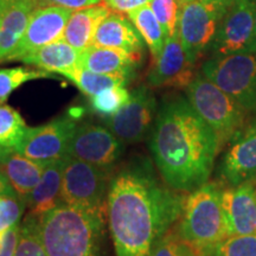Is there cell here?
<instances>
[{
    "label": "cell",
    "mask_w": 256,
    "mask_h": 256,
    "mask_svg": "<svg viewBox=\"0 0 256 256\" xmlns=\"http://www.w3.org/2000/svg\"><path fill=\"white\" fill-rule=\"evenodd\" d=\"M185 198L159 179L146 160H136L112 178L108 222L116 256H150L180 218Z\"/></svg>",
    "instance_id": "6da1fadb"
},
{
    "label": "cell",
    "mask_w": 256,
    "mask_h": 256,
    "mask_svg": "<svg viewBox=\"0 0 256 256\" xmlns=\"http://www.w3.org/2000/svg\"><path fill=\"white\" fill-rule=\"evenodd\" d=\"M150 148L165 184L192 192L208 183L220 146L188 98L176 96L156 113Z\"/></svg>",
    "instance_id": "7a4b0ae2"
},
{
    "label": "cell",
    "mask_w": 256,
    "mask_h": 256,
    "mask_svg": "<svg viewBox=\"0 0 256 256\" xmlns=\"http://www.w3.org/2000/svg\"><path fill=\"white\" fill-rule=\"evenodd\" d=\"M104 212L60 204L37 217L48 256H100Z\"/></svg>",
    "instance_id": "3957f363"
},
{
    "label": "cell",
    "mask_w": 256,
    "mask_h": 256,
    "mask_svg": "<svg viewBox=\"0 0 256 256\" xmlns=\"http://www.w3.org/2000/svg\"><path fill=\"white\" fill-rule=\"evenodd\" d=\"M178 234L200 254L229 238L222 190L216 184L202 185L185 198Z\"/></svg>",
    "instance_id": "277c9868"
},
{
    "label": "cell",
    "mask_w": 256,
    "mask_h": 256,
    "mask_svg": "<svg viewBox=\"0 0 256 256\" xmlns=\"http://www.w3.org/2000/svg\"><path fill=\"white\" fill-rule=\"evenodd\" d=\"M185 89L188 101L215 132L220 146L232 142L243 128L247 112L204 75L194 76Z\"/></svg>",
    "instance_id": "5b68a950"
},
{
    "label": "cell",
    "mask_w": 256,
    "mask_h": 256,
    "mask_svg": "<svg viewBox=\"0 0 256 256\" xmlns=\"http://www.w3.org/2000/svg\"><path fill=\"white\" fill-rule=\"evenodd\" d=\"M234 0H194L182 4L178 34L194 64L211 49L222 19Z\"/></svg>",
    "instance_id": "8992f818"
},
{
    "label": "cell",
    "mask_w": 256,
    "mask_h": 256,
    "mask_svg": "<svg viewBox=\"0 0 256 256\" xmlns=\"http://www.w3.org/2000/svg\"><path fill=\"white\" fill-rule=\"evenodd\" d=\"M202 74L247 113L256 112V52L212 56L204 62Z\"/></svg>",
    "instance_id": "52a82bcc"
},
{
    "label": "cell",
    "mask_w": 256,
    "mask_h": 256,
    "mask_svg": "<svg viewBox=\"0 0 256 256\" xmlns=\"http://www.w3.org/2000/svg\"><path fill=\"white\" fill-rule=\"evenodd\" d=\"M110 174L98 166L66 156L60 190L62 203L88 210H106Z\"/></svg>",
    "instance_id": "ba28073f"
},
{
    "label": "cell",
    "mask_w": 256,
    "mask_h": 256,
    "mask_svg": "<svg viewBox=\"0 0 256 256\" xmlns=\"http://www.w3.org/2000/svg\"><path fill=\"white\" fill-rule=\"evenodd\" d=\"M255 14L256 0H234L211 46L212 55L256 52Z\"/></svg>",
    "instance_id": "9c48e42d"
},
{
    "label": "cell",
    "mask_w": 256,
    "mask_h": 256,
    "mask_svg": "<svg viewBox=\"0 0 256 256\" xmlns=\"http://www.w3.org/2000/svg\"><path fill=\"white\" fill-rule=\"evenodd\" d=\"M158 107L153 92L140 86L130 92V98L113 116L107 118V126L114 136L126 144L142 142L156 121Z\"/></svg>",
    "instance_id": "30bf717a"
},
{
    "label": "cell",
    "mask_w": 256,
    "mask_h": 256,
    "mask_svg": "<svg viewBox=\"0 0 256 256\" xmlns=\"http://www.w3.org/2000/svg\"><path fill=\"white\" fill-rule=\"evenodd\" d=\"M124 150V144L110 128L84 124L76 127L66 156L112 172Z\"/></svg>",
    "instance_id": "8fae6325"
},
{
    "label": "cell",
    "mask_w": 256,
    "mask_h": 256,
    "mask_svg": "<svg viewBox=\"0 0 256 256\" xmlns=\"http://www.w3.org/2000/svg\"><path fill=\"white\" fill-rule=\"evenodd\" d=\"M76 124L72 118H58L38 127H28L16 151L36 162H46L66 156Z\"/></svg>",
    "instance_id": "7c38bea8"
},
{
    "label": "cell",
    "mask_w": 256,
    "mask_h": 256,
    "mask_svg": "<svg viewBox=\"0 0 256 256\" xmlns=\"http://www.w3.org/2000/svg\"><path fill=\"white\" fill-rule=\"evenodd\" d=\"M72 12L74 10L56 4L38 8L31 16L20 40L6 60H20L28 54L62 40Z\"/></svg>",
    "instance_id": "4fadbf2b"
},
{
    "label": "cell",
    "mask_w": 256,
    "mask_h": 256,
    "mask_svg": "<svg viewBox=\"0 0 256 256\" xmlns=\"http://www.w3.org/2000/svg\"><path fill=\"white\" fill-rule=\"evenodd\" d=\"M153 63L148 83L154 87L186 88L194 78V64L188 60L178 32L166 37L164 48Z\"/></svg>",
    "instance_id": "5bb4252c"
},
{
    "label": "cell",
    "mask_w": 256,
    "mask_h": 256,
    "mask_svg": "<svg viewBox=\"0 0 256 256\" xmlns=\"http://www.w3.org/2000/svg\"><path fill=\"white\" fill-rule=\"evenodd\" d=\"M220 176L230 185L256 178V118L230 142L220 164Z\"/></svg>",
    "instance_id": "9a60e30c"
},
{
    "label": "cell",
    "mask_w": 256,
    "mask_h": 256,
    "mask_svg": "<svg viewBox=\"0 0 256 256\" xmlns=\"http://www.w3.org/2000/svg\"><path fill=\"white\" fill-rule=\"evenodd\" d=\"M229 236L256 235V184L248 180L222 190Z\"/></svg>",
    "instance_id": "2e32d148"
},
{
    "label": "cell",
    "mask_w": 256,
    "mask_h": 256,
    "mask_svg": "<svg viewBox=\"0 0 256 256\" xmlns=\"http://www.w3.org/2000/svg\"><path fill=\"white\" fill-rule=\"evenodd\" d=\"M46 4V0H0V60L14 51L31 16Z\"/></svg>",
    "instance_id": "e0dca14e"
},
{
    "label": "cell",
    "mask_w": 256,
    "mask_h": 256,
    "mask_svg": "<svg viewBox=\"0 0 256 256\" xmlns=\"http://www.w3.org/2000/svg\"><path fill=\"white\" fill-rule=\"evenodd\" d=\"M92 46L112 48L142 57V37L130 18L120 12H110L96 31Z\"/></svg>",
    "instance_id": "ac0fdd59"
},
{
    "label": "cell",
    "mask_w": 256,
    "mask_h": 256,
    "mask_svg": "<svg viewBox=\"0 0 256 256\" xmlns=\"http://www.w3.org/2000/svg\"><path fill=\"white\" fill-rule=\"evenodd\" d=\"M44 166L43 162L28 158L14 150H0V171L24 200L40 183Z\"/></svg>",
    "instance_id": "d6986e66"
},
{
    "label": "cell",
    "mask_w": 256,
    "mask_h": 256,
    "mask_svg": "<svg viewBox=\"0 0 256 256\" xmlns=\"http://www.w3.org/2000/svg\"><path fill=\"white\" fill-rule=\"evenodd\" d=\"M140 56L126 51L90 46L81 51L78 66L107 75H124L130 78L136 72Z\"/></svg>",
    "instance_id": "ffe728a7"
},
{
    "label": "cell",
    "mask_w": 256,
    "mask_h": 256,
    "mask_svg": "<svg viewBox=\"0 0 256 256\" xmlns=\"http://www.w3.org/2000/svg\"><path fill=\"white\" fill-rule=\"evenodd\" d=\"M110 12L104 2L75 10L66 23L62 40L78 51L86 50L92 44L98 28Z\"/></svg>",
    "instance_id": "44dd1931"
},
{
    "label": "cell",
    "mask_w": 256,
    "mask_h": 256,
    "mask_svg": "<svg viewBox=\"0 0 256 256\" xmlns=\"http://www.w3.org/2000/svg\"><path fill=\"white\" fill-rule=\"evenodd\" d=\"M62 176L63 158L46 162L40 183L25 200L30 209L28 215L40 217L54 208L63 204L62 197H60Z\"/></svg>",
    "instance_id": "7402d4cb"
},
{
    "label": "cell",
    "mask_w": 256,
    "mask_h": 256,
    "mask_svg": "<svg viewBox=\"0 0 256 256\" xmlns=\"http://www.w3.org/2000/svg\"><path fill=\"white\" fill-rule=\"evenodd\" d=\"M80 54L81 51L60 40L28 54L20 60V62L36 66L48 72L62 74L78 66Z\"/></svg>",
    "instance_id": "603a6c76"
},
{
    "label": "cell",
    "mask_w": 256,
    "mask_h": 256,
    "mask_svg": "<svg viewBox=\"0 0 256 256\" xmlns=\"http://www.w3.org/2000/svg\"><path fill=\"white\" fill-rule=\"evenodd\" d=\"M127 17L139 31L140 36L148 46L153 60H156L164 48L166 34L162 24L153 14L152 8H150V5L142 6L128 12Z\"/></svg>",
    "instance_id": "cb8c5ba5"
},
{
    "label": "cell",
    "mask_w": 256,
    "mask_h": 256,
    "mask_svg": "<svg viewBox=\"0 0 256 256\" xmlns=\"http://www.w3.org/2000/svg\"><path fill=\"white\" fill-rule=\"evenodd\" d=\"M76 84V87L88 96H94L106 89L114 87H124L130 78L124 75H107L90 72L81 66L66 70L60 74Z\"/></svg>",
    "instance_id": "d4e9b609"
},
{
    "label": "cell",
    "mask_w": 256,
    "mask_h": 256,
    "mask_svg": "<svg viewBox=\"0 0 256 256\" xmlns=\"http://www.w3.org/2000/svg\"><path fill=\"white\" fill-rule=\"evenodd\" d=\"M28 128L18 110L8 104H0V150L16 151Z\"/></svg>",
    "instance_id": "484cf974"
},
{
    "label": "cell",
    "mask_w": 256,
    "mask_h": 256,
    "mask_svg": "<svg viewBox=\"0 0 256 256\" xmlns=\"http://www.w3.org/2000/svg\"><path fill=\"white\" fill-rule=\"evenodd\" d=\"M200 256H256V235L229 236L202 252Z\"/></svg>",
    "instance_id": "4316f807"
},
{
    "label": "cell",
    "mask_w": 256,
    "mask_h": 256,
    "mask_svg": "<svg viewBox=\"0 0 256 256\" xmlns=\"http://www.w3.org/2000/svg\"><path fill=\"white\" fill-rule=\"evenodd\" d=\"M49 76L50 74L46 70H31L23 66L0 69V104H4L10 95L23 83Z\"/></svg>",
    "instance_id": "83f0119b"
},
{
    "label": "cell",
    "mask_w": 256,
    "mask_h": 256,
    "mask_svg": "<svg viewBox=\"0 0 256 256\" xmlns=\"http://www.w3.org/2000/svg\"><path fill=\"white\" fill-rule=\"evenodd\" d=\"M14 256H48L37 226V217L28 215L20 228V238Z\"/></svg>",
    "instance_id": "f1b7e54d"
},
{
    "label": "cell",
    "mask_w": 256,
    "mask_h": 256,
    "mask_svg": "<svg viewBox=\"0 0 256 256\" xmlns=\"http://www.w3.org/2000/svg\"><path fill=\"white\" fill-rule=\"evenodd\" d=\"M130 92L124 87L106 89L94 96H90L92 108L101 116L110 118L126 104Z\"/></svg>",
    "instance_id": "f546056e"
},
{
    "label": "cell",
    "mask_w": 256,
    "mask_h": 256,
    "mask_svg": "<svg viewBox=\"0 0 256 256\" xmlns=\"http://www.w3.org/2000/svg\"><path fill=\"white\" fill-rule=\"evenodd\" d=\"M148 5L164 28L166 37L178 32L179 14L182 8V2L179 0H151Z\"/></svg>",
    "instance_id": "4dcf8cb0"
},
{
    "label": "cell",
    "mask_w": 256,
    "mask_h": 256,
    "mask_svg": "<svg viewBox=\"0 0 256 256\" xmlns=\"http://www.w3.org/2000/svg\"><path fill=\"white\" fill-rule=\"evenodd\" d=\"M150 256H200V254L178 232H168L156 243Z\"/></svg>",
    "instance_id": "1f68e13d"
},
{
    "label": "cell",
    "mask_w": 256,
    "mask_h": 256,
    "mask_svg": "<svg viewBox=\"0 0 256 256\" xmlns=\"http://www.w3.org/2000/svg\"><path fill=\"white\" fill-rule=\"evenodd\" d=\"M26 202L17 194L0 196V232H4L19 223Z\"/></svg>",
    "instance_id": "d6a6232c"
},
{
    "label": "cell",
    "mask_w": 256,
    "mask_h": 256,
    "mask_svg": "<svg viewBox=\"0 0 256 256\" xmlns=\"http://www.w3.org/2000/svg\"><path fill=\"white\" fill-rule=\"evenodd\" d=\"M151 0H102L110 10L120 14H128L130 11L142 8V6L148 5Z\"/></svg>",
    "instance_id": "836d02e7"
},
{
    "label": "cell",
    "mask_w": 256,
    "mask_h": 256,
    "mask_svg": "<svg viewBox=\"0 0 256 256\" xmlns=\"http://www.w3.org/2000/svg\"><path fill=\"white\" fill-rule=\"evenodd\" d=\"M48 2L75 11V10L84 8H89V6L100 4L102 0H48Z\"/></svg>",
    "instance_id": "e575fe53"
},
{
    "label": "cell",
    "mask_w": 256,
    "mask_h": 256,
    "mask_svg": "<svg viewBox=\"0 0 256 256\" xmlns=\"http://www.w3.org/2000/svg\"><path fill=\"white\" fill-rule=\"evenodd\" d=\"M16 191L14 188L11 186L8 178L5 177V174L0 171V196H5V194H14Z\"/></svg>",
    "instance_id": "d590c367"
},
{
    "label": "cell",
    "mask_w": 256,
    "mask_h": 256,
    "mask_svg": "<svg viewBox=\"0 0 256 256\" xmlns=\"http://www.w3.org/2000/svg\"><path fill=\"white\" fill-rule=\"evenodd\" d=\"M2 232H0V250H2Z\"/></svg>",
    "instance_id": "8d00e7d4"
},
{
    "label": "cell",
    "mask_w": 256,
    "mask_h": 256,
    "mask_svg": "<svg viewBox=\"0 0 256 256\" xmlns=\"http://www.w3.org/2000/svg\"><path fill=\"white\" fill-rule=\"evenodd\" d=\"M179 2H180L182 4H185V2H194V0H179Z\"/></svg>",
    "instance_id": "74e56055"
},
{
    "label": "cell",
    "mask_w": 256,
    "mask_h": 256,
    "mask_svg": "<svg viewBox=\"0 0 256 256\" xmlns=\"http://www.w3.org/2000/svg\"><path fill=\"white\" fill-rule=\"evenodd\" d=\"M255 31H256V14H255Z\"/></svg>",
    "instance_id": "f35d334b"
},
{
    "label": "cell",
    "mask_w": 256,
    "mask_h": 256,
    "mask_svg": "<svg viewBox=\"0 0 256 256\" xmlns=\"http://www.w3.org/2000/svg\"><path fill=\"white\" fill-rule=\"evenodd\" d=\"M252 182H254V183L256 184V178H255V179H252Z\"/></svg>",
    "instance_id": "ab89813d"
}]
</instances>
